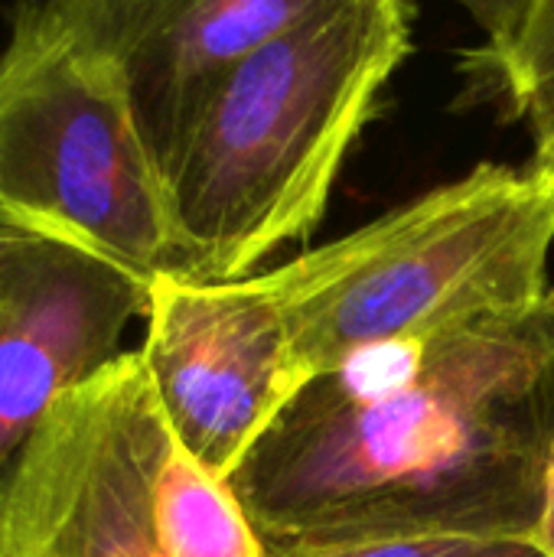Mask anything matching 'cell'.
<instances>
[{
  "label": "cell",
  "instance_id": "6da1fadb",
  "mask_svg": "<svg viewBox=\"0 0 554 557\" xmlns=\"http://www.w3.org/2000/svg\"><path fill=\"white\" fill-rule=\"evenodd\" d=\"M554 441V297L313 379L229 480L264 545L526 542Z\"/></svg>",
  "mask_w": 554,
  "mask_h": 557
},
{
  "label": "cell",
  "instance_id": "7a4b0ae2",
  "mask_svg": "<svg viewBox=\"0 0 554 557\" xmlns=\"http://www.w3.org/2000/svg\"><path fill=\"white\" fill-rule=\"evenodd\" d=\"M418 7L313 0L219 88L167 186L193 281H245L327 215L382 88L411 52Z\"/></svg>",
  "mask_w": 554,
  "mask_h": 557
},
{
  "label": "cell",
  "instance_id": "3957f363",
  "mask_svg": "<svg viewBox=\"0 0 554 557\" xmlns=\"http://www.w3.org/2000/svg\"><path fill=\"white\" fill-rule=\"evenodd\" d=\"M552 251V170L480 163L261 277L320 379L539 313Z\"/></svg>",
  "mask_w": 554,
  "mask_h": 557
},
{
  "label": "cell",
  "instance_id": "277c9868",
  "mask_svg": "<svg viewBox=\"0 0 554 557\" xmlns=\"http://www.w3.org/2000/svg\"><path fill=\"white\" fill-rule=\"evenodd\" d=\"M0 232L65 245L153 284L183 274L167 176L134 111L118 0L3 10Z\"/></svg>",
  "mask_w": 554,
  "mask_h": 557
},
{
  "label": "cell",
  "instance_id": "5b68a950",
  "mask_svg": "<svg viewBox=\"0 0 554 557\" xmlns=\"http://www.w3.org/2000/svg\"><path fill=\"white\" fill-rule=\"evenodd\" d=\"M163 428L137 349L59 398L0 473V557H167L150 493Z\"/></svg>",
  "mask_w": 554,
  "mask_h": 557
},
{
  "label": "cell",
  "instance_id": "8992f818",
  "mask_svg": "<svg viewBox=\"0 0 554 557\" xmlns=\"http://www.w3.org/2000/svg\"><path fill=\"white\" fill-rule=\"evenodd\" d=\"M137 349L167 428L229 483L258 441L313 382L261 274L229 284L160 274Z\"/></svg>",
  "mask_w": 554,
  "mask_h": 557
},
{
  "label": "cell",
  "instance_id": "52a82bcc",
  "mask_svg": "<svg viewBox=\"0 0 554 557\" xmlns=\"http://www.w3.org/2000/svg\"><path fill=\"white\" fill-rule=\"evenodd\" d=\"M150 284L95 255L29 238L0 261V473L49 408L124 356Z\"/></svg>",
  "mask_w": 554,
  "mask_h": 557
},
{
  "label": "cell",
  "instance_id": "ba28073f",
  "mask_svg": "<svg viewBox=\"0 0 554 557\" xmlns=\"http://www.w3.org/2000/svg\"><path fill=\"white\" fill-rule=\"evenodd\" d=\"M313 0H118L134 111L163 170L225 78Z\"/></svg>",
  "mask_w": 554,
  "mask_h": 557
},
{
  "label": "cell",
  "instance_id": "9c48e42d",
  "mask_svg": "<svg viewBox=\"0 0 554 557\" xmlns=\"http://www.w3.org/2000/svg\"><path fill=\"white\" fill-rule=\"evenodd\" d=\"M483 39L464 49L460 72L473 104L529 121L554 104V0L470 3Z\"/></svg>",
  "mask_w": 554,
  "mask_h": 557
},
{
  "label": "cell",
  "instance_id": "30bf717a",
  "mask_svg": "<svg viewBox=\"0 0 554 557\" xmlns=\"http://www.w3.org/2000/svg\"><path fill=\"white\" fill-rule=\"evenodd\" d=\"M150 493L167 557H264V542L232 486L206 473L170 428L153 450Z\"/></svg>",
  "mask_w": 554,
  "mask_h": 557
},
{
  "label": "cell",
  "instance_id": "8fae6325",
  "mask_svg": "<svg viewBox=\"0 0 554 557\" xmlns=\"http://www.w3.org/2000/svg\"><path fill=\"white\" fill-rule=\"evenodd\" d=\"M483 548L470 539H340L264 545V557H477Z\"/></svg>",
  "mask_w": 554,
  "mask_h": 557
},
{
  "label": "cell",
  "instance_id": "7c38bea8",
  "mask_svg": "<svg viewBox=\"0 0 554 557\" xmlns=\"http://www.w3.org/2000/svg\"><path fill=\"white\" fill-rule=\"evenodd\" d=\"M529 545L542 557H554V441L552 454H549V467H545V493H542V516L539 525L529 539Z\"/></svg>",
  "mask_w": 554,
  "mask_h": 557
},
{
  "label": "cell",
  "instance_id": "4fadbf2b",
  "mask_svg": "<svg viewBox=\"0 0 554 557\" xmlns=\"http://www.w3.org/2000/svg\"><path fill=\"white\" fill-rule=\"evenodd\" d=\"M529 131H532V144H535L532 163L554 170V104L542 108L535 117H529Z\"/></svg>",
  "mask_w": 554,
  "mask_h": 557
},
{
  "label": "cell",
  "instance_id": "5bb4252c",
  "mask_svg": "<svg viewBox=\"0 0 554 557\" xmlns=\"http://www.w3.org/2000/svg\"><path fill=\"white\" fill-rule=\"evenodd\" d=\"M477 557H542L532 545L526 542H496V545H487Z\"/></svg>",
  "mask_w": 554,
  "mask_h": 557
},
{
  "label": "cell",
  "instance_id": "9a60e30c",
  "mask_svg": "<svg viewBox=\"0 0 554 557\" xmlns=\"http://www.w3.org/2000/svg\"><path fill=\"white\" fill-rule=\"evenodd\" d=\"M26 242H29V238H20V235H3V232H0V261H7V258H10L13 251H20Z\"/></svg>",
  "mask_w": 554,
  "mask_h": 557
},
{
  "label": "cell",
  "instance_id": "2e32d148",
  "mask_svg": "<svg viewBox=\"0 0 554 557\" xmlns=\"http://www.w3.org/2000/svg\"><path fill=\"white\" fill-rule=\"evenodd\" d=\"M552 173H554V170H552Z\"/></svg>",
  "mask_w": 554,
  "mask_h": 557
}]
</instances>
